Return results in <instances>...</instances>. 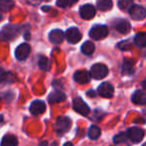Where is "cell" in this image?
Here are the masks:
<instances>
[{
    "mask_svg": "<svg viewBox=\"0 0 146 146\" xmlns=\"http://www.w3.org/2000/svg\"><path fill=\"white\" fill-rule=\"evenodd\" d=\"M20 31V27L16 24H7L0 30V40L10 41L17 37Z\"/></svg>",
    "mask_w": 146,
    "mask_h": 146,
    "instance_id": "6da1fadb",
    "label": "cell"
},
{
    "mask_svg": "<svg viewBox=\"0 0 146 146\" xmlns=\"http://www.w3.org/2000/svg\"><path fill=\"white\" fill-rule=\"evenodd\" d=\"M108 74V68L105 64L102 63H96V64L92 65L91 69H90L89 76L94 79H102V78L106 77Z\"/></svg>",
    "mask_w": 146,
    "mask_h": 146,
    "instance_id": "7a4b0ae2",
    "label": "cell"
},
{
    "mask_svg": "<svg viewBox=\"0 0 146 146\" xmlns=\"http://www.w3.org/2000/svg\"><path fill=\"white\" fill-rule=\"evenodd\" d=\"M108 35V28L106 25H94L89 31V36L93 40H100Z\"/></svg>",
    "mask_w": 146,
    "mask_h": 146,
    "instance_id": "3957f363",
    "label": "cell"
},
{
    "mask_svg": "<svg viewBox=\"0 0 146 146\" xmlns=\"http://www.w3.org/2000/svg\"><path fill=\"white\" fill-rule=\"evenodd\" d=\"M73 109L75 110L77 113L81 114V115H88L90 112L89 106L86 104V102L84 101L82 98L80 97H75L73 99Z\"/></svg>",
    "mask_w": 146,
    "mask_h": 146,
    "instance_id": "277c9868",
    "label": "cell"
},
{
    "mask_svg": "<svg viewBox=\"0 0 146 146\" xmlns=\"http://www.w3.org/2000/svg\"><path fill=\"white\" fill-rule=\"evenodd\" d=\"M65 37L66 40L71 44H76L78 43L82 38V34L79 31V29L76 27H71V28L67 29L66 33H65Z\"/></svg>",
    "mask_w": 146,
    "mask_h": 146,
    "instance_id": "5b68a950",
    "label": "cell"
},
{
    "mask_svg": "<svg viewBox=\"0 0 146 146\" xmlns=\"http://www.w3.org/2000/svg\"><path fill=\"white\" fill-rule=\"evenodd\" d=\"M127 138H129L132 142L137 143L144 138V130L139 127H130L127 130Z\"/></svg>",
    "mask_w": 146,
    "mask_h": 146,
    "instance_id": "8992f818",
    "label": "cell"
},
{
    "mask_svg": "<svg viewBox=\"0 0 146 146\" xmlns=\"http://www.w3.org/2000/svg\"><path fill=\"white\" fill-rule=\"evenodd\" d=\"M129 14L133 20H142L146 16V10L141 5L133 4L129 8Z\"/></svg>",
    "mask_w": 146,
    "mask_h": 146,
    "instance_id": "52a82bcc",
    "label": "cell"
},
{
    "mask_svg": "<svg viewBox=\"0 0 146 146\" xmlns=\"http://www.w3.org/2000/svg\"><path fill=\"white\" fill-rule=\"evenodd\" d=\"M71 126L70 118L66 116H59L56 120V130L58 134H62L64 132L68 131Z\"/></svg>",
    "mask_w": 146,
    "mask_h": 146,
    "instance_id": "ba28073f",
    "label": "cell"
},
{
    "mask_svg": "<svg viewBox=\"0 0 146 146\" xmlns=\"http://www.w3.org/2000/svg\"><path fill=\"white\" fill-rule=\"evenodd\" d=\"M30 46L27 43H22L19 46H17L16 50H15V56L19 61H23L27 59V57L30 54Z\"/></svg>",
    "mask_w": 146,
    "mask_h": 146,
    "instance_id": "9c48e42d",
    "label": "cell"
},
{
    "mask_svg": "<svg viewBox=\"0 0 146 146\" xmlns=\"http://www.w3.org/2000/svg\"><path fill=\"white\" fill-rule=\"evenodd\" d=\"M97 92L100 96H102V97L111 98L114 94V88H113V86H112L110 83H108V82H103V83L99 85Z\"/></svg>",
    "mask_w": 146,
    "mask_h": 146,
    "instance_id": "30bf717a",
    "label": "cell"
},
{
    "mask_svg": "<svg viewBox=\"0 0 146 146\" xmlns=\"http://www.w3.org/2000/svg\"><path fill=\"white\" fill-rule=\"evenodd\" d=\"M80 16L83 19H86V20H89V19L93 18L94 15L96 13V9L93 5L91 4H84L80 7Z\"/></svg>",
    "mask_w": 146,
    "mask_h": 146,
    "instance_id": "8fae6325",
    "label": "cell"
},
{
    "mask_svg": "<svg viewBox=\"0 0 146 146\" xmlns=\"http://www.w3.org/2000/svg\"><path fill=\"white\" fill-rule=\"evenodd\" d=\"M29 110H30L32 115H40V114H42L46 110V105L41 100H34L31 103Z\"/></svg>",
    "mask_w": 146,
    "mask_h": 146,
    "instance_id": "7c38bea8",
    "label": "cell"
},
{
    "mask_svg": "<svg viewBox=\"0 0 146 146\" xmlns=\"http://www.w3.org/2000/svg\"><path fill=\"white\" fill-rule=\"evenodd\" d=\"M64 100H66V94L63 91H60V90H55V91L51 92L48 96V101L51 104L60 103Z\"/></svg>",
    "mask_w": 146,
    "mask_h": 146,
    "instance_id": "4fadbf2b",
    "label": "cell"
},
{
    "mask_svg": "<svg viewBox=\"0 0 146 146\" xmlns=\"http://www.w3.org/2000/svg\"><path fill=\"white\" fill-rule=\"evenodd\" d=\"M48 38L51 43L53 44H59L64 39V33L60 29H53L48 35Z\"/></svg>",
    "mask_w": 146,
    "mask_h": 146,
    "instance_id": "5bb4252c",
    "label": "cell"
},
{
    "mask_svg": "<svg viewBox=\"0 0 146 146\" xmlns=\"http://www.w3.org/2000/svg\"><path fill=\"white\" fill-rule=\"evenodd\" d=\"M73 78H74V80L79 84H86V83H88L90 80L89 73L86 70H79V71H77V72H75Z\"/></svg>",
    "mask_w": 146,
    "mask_h": 146,
    "instance_id": "9a60e30c",
    "label": "cell"
},
{
    "mask_svg": "<svg viewBox=\"0 0 146 146\" xmlns=\"http://www.w3.org/2000/svg\"><path fill=\"white\" fill-rule=\"evenodd\" d=\"M115 29L118 31V32L125 34V33L129 32L130 29H131V26H130L129 22H128L127 20H125V19H120V20L116 21Z\"/></svg>",
    "mask_w": 146,
    "mask_h": 146,
    "instance_id": "2e32d148",
    "label": "cell"
},
{
    "mask_svg": "<svg viewBox=\"0 0 146 146\" xmlns=\"http://www.w3.org/2000/svg\"><path fill=\"white\" fill-rule=\"evenodd\" d=\"M132 102L139 105H143L146 102V95L143 90H136L132 95Z\"/></svg>",
    "mask_w": 146,
    "mask_h": 146,
    "instance_id": "e0dca14e",
    "label": "cell"
},
{
    "mask_svg": "<svg viewBox=\"0 0 146 146\" xmlns=\"http://www.w3.org/2000/svg\"><path fill=\"white\" fill-rule=\"evenodd\" d=\"M134 72V62L132 60L125 59L122 64V74L124 75H130Z\"/></svg>",
    "mask_w": 146,
    "mask_h": 146,
    "instance_id": "ac0fdd59",
    "label": "cell"
},
{
    "mask_svg": "<svg viewBox=\"0 0 146 146\" xmlns=\"http://www.w3.org/2000/svg\"><path fill=\"white\" fill-rule=\"evenodd\" d=\"M18 140L14 135H5L1 140L0 146H17Z\"/></svg>",
    "mask_w": 146,
    "mask_h": 146,
    "instance_id": "d6986e66",
    "label": "cell"
},
{
    "mask_svg": "<svg viewBox=\"0 0 146 146\" xmlns=\"http://www.w3.org/2000/svg\"><path fill=\"white\" fill-rule=\"evenodd\" d=\"M134 43L139 48H144L146 45V34L145 32H140L134 37Z\"/></svg>",
    "mask_w": 146,
    "mask_h": 146,
    "instance_id": "ffe728a7",
    "label": "cell"
},
{
    "mask_svg": "<svg viewBox=\"0 0 146 146\" xmlns=\"http://www.w3.org/2000/svg\"><path fill=\"white\" fill-rule=\"evenodd\" d=\"M101 135V130L98 126L92 125L90 126L89 130H88V137L92 140H96L99 138V136Z\"/></svg>",
    "mask_w": 146,
    "mask_h": 146,
    "instance_id": "44dd1931",
    "label": "cell"
},
{
    "mask_svg": "<svg viewBox=\"0 0 146 146\" xmlns=\"http://www.w3.org/2000/svg\"><path fill=\"white\" fill-rule=\"evenodd\" d=\"M94 50H95V46H94L93 43L90 42V41L84 42L81 46V52L85 55H91L92 53L94 52Z\"/></svg>",
    "mask_w": 146,
    "mask_h": 146,
    "instance_id": "7402d4cb",
    "label": "cell"
},
{
    "mask_svg": "<svg viewBox=\"0 0 146 146\" xmlns=\"http://www.w3.org/2000/svg\"><path fill=\"white\" fill-rule=\"evenodd\" d=\"M38 66L39 68L41 69V70L43 71H49L50 70V61H49V59L47 58V57L45 56H41L40 58H39L38 60Z\"/></svg>",
    "mask_w": 146,
    "mask_h": 146,
    "instance_id": "603a6c76",
    "label": "cell"
},
{
    "mask_svg": "<svg viewBox=\"0 0 146 146\" xmlns=\"http://www.w3.org/2000/svg\"><path fill=\"white\" fill-rule=\"evenodd\" d=\"M96 5H97V7H98L99 10L106 11V10L111 9L113 3H112L111 0H99V1H97Z\"/></svg>",
    "mask_w": 146,
    "mask_h": 146,
    "instance_id": "cb8c5ba5",
    "label": "cell"
},
{
    "mask_svg": "<svg viewBox=\"0 0 146 146\" xmlns=\"http://www.w3.org/2000/svg\"><path fill=\"white\" fill-rule=\"evenodd\" d=\"M13 79L14 77L12 73L4 72V71L0 72V83H10V82H13Z\"/></svg>",
    "mask_w": 146,
    "mask_h": 146,
    "instance_id": "d4e9b609",
    "label": "cell"
},
{
    "mask_svg": "<svg viewBox=\"0 0 146 146\" xmlns=\"http://www.w3.org/2000/svg\"><path fill=\"white\" fill-rule=\"evenodd\" d=\"M14 6V2L10 1V0H2L0 1V11H9L13 8Z\"/></svg>",
    "mask_w": 146,
    "mask_h": 146,
    "instance_id": "484cf974",
    "label": "cell"
},
{
    "mask_svg": "<svg viewBox=\"0 0 146 146\" xmlns=\"http://www.w3.org/2000/svg\"><path fill=\"white\" fill-rule=\"evenodd\" d=\"M126 140H127V135H126V133H124V132H120L117 135L114 136V138H113V142L115 144H120V143H122V142H125Z\"/></svg>",
    "mask_w": 146,
    "mask_h": 146,
    "instance_id": "4316f807",
    "label": "cell"
},
{
    "mask_svg": "<svg viewBox=\"0 0 146 146\" xmlns=\"http://www.w3.org/2000/svg\"><path fill=\"white\" fill-rule=\"evenodd\" d=\"M132 5H133V2L130 0H119L118 1V6L122 10H126L127 8H130Z\"/></svg>",
    "mask_w": 146,
    "mask_h": 146,
    "instance_id": "83f0119b",
    "label": "cell"
},
{
    "mask_svg": "<svg viewBox=\"0 0 146 146\" xmlns=\"http://www.w3.org/2000/svg\"><path fill=\"white\" fill-rule=\"evenodd\" d=\"M76 0H70V1H67V0H58L56 2V5L59 7H62V8H65V7L71 6V5L75 4Z\"/></svg>",
    "mask_w": 146,
    "mask_h": 146,
    "instance_id": "f1b7e54d",
    "label": "cell"
},
{
    "mask_svg": "<svg viewBox=\"0 0 146 146\" xmlns=\"http://www.w3.org/2000/svg\"><path fill=\"white\" fill-rule=\"evenodd\" d=\"M117 46L120 50H123V51L130 50V48H131V42H130V40H128L127 39V40H123L120 43H118Z\"/></svg>",
    "mask_w": 146,
    "mask_h": 146,
    "instance_id": "f546056e",
    "label": "cell"
},
{
    "mask_svg": "<svg viewBox=\"0 0 146 146\" xmlns=\"http://www.w3.org/2000/svg\"><path fill=\"white\" fill-rule=\"evenodd\" d=\"M50 9H51L50 6H42V11H44V12H48Z\"/></svg>",
    "mask_w": 146,
    "mask_h": 146,
    "instance_id": "4dcf8cb0",
    "label": "cell"
},
{
    "mask_svg": "<svg viewBox=\"0 0 146 146\" xmlns=\"http://www.w3.org/2000/svg\"><path fill=\"white\" fill-rule=\"evenodd\" d=\"M24 38L26 39V40H29V39H30V33L29 32H26L24 34Z\"/></svg>",
    "mask_w": 146,
    "mask_h": 146,
    "instance_id": "1f68e13d",
    "label": "cell"
},
{
    "mask_svg": "<svg viewBox=\"0 0 146 146\" xmlns=\"http://www.w3.org/2000/svg\"><path fill=\"white\" fill-rule=\"evenodd\" d=\"M87 95H91V97H94V92L93 91H88Z\"/></svg>",
    "mask_w": 146,
    "mask_h": 146,
    "instance_id": "d6a6232c",
    "label": "cell"
},
{
    "mask_svg": "<svg viewBox=\"0 0 146 146\" xmlns=\"http://www.w3.org/2000/svg\"><path fill=\"white\" fill-rule=\"evenodd\" d=\"M63 146H73V144L71 143V142H67V143H65Z\"/></svg>",
    "mask_w": 146,
    "mask_h": 146,
    "instance_id": "836d02e7",
    "label": "cell"
},
{
    "mask_svg": "<svg viewBox=\"0 0 146 146\" xmlns=\"http://www.w3.org/2000/svg\"><path fill=\"white\" fill-rule=\"evenodd\" d=\"M3 19V15H2V12L0 11V20H2Z\"/></svg>",
    "mask_w": 146,
    "mask_h": 146,
    "instance_id": "e575fe53",
    "label": "cell"
},
{
    "mask_svg": "<svg viewBox=\"0 0 146 146\" xmlns=\"http://www.w3.org/2000/svg\"><path fill=\"white\" fill-rule=\"evenodd\" d=\"M2 121H3V115L0 114V122H2Z\"/></svg>",
    "mask_w": 146,
    "mask_h": 146,
    "instance_id": "d590c367",
    "label": "cell"
},
{
    "mask_svg": "<svg viewBox=\"0 0 146 146\" xmlns=\"http://www.w3.org/2000/svg\"><path fill=\"white\" fill-rule=\"evenodd\" d=\"M142 146H146V145H145V144H143V145H142Z\"/></svg>",
    "mask_w": 146,
    "mask_h": 146,
    "instance_id": "8d00e7d4",
    "label": "cell"
}]
</instances>
